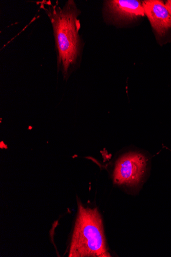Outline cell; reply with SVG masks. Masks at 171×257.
<instances>
[{
	"label": "cell",
	"instance_id": "cell-1",
	"mask_svg": "<svg viewBox=\"0 0 171 257\" xmlns=\"http://www.w3.org/2000/svg\"><path fill=\"white\" fill-rule=\"evenodd\" d=\"M40 4L52 26L58 71L67 79L78 65L81 55L80 12L73 0H68L63 8L58 3L54 5L46 0Z\"/></svg>",
	"mask_w": 171,
	"mask_h": 257
},
{
	"label": "cell",
	"instance_id": "cell-2",
	"mask_svg": "<svg viewBox=\"0 0 171 257\" xmlns=\"http://www.w3.org/2000/svg\"><path fill=\"white\" fill-rule=\"evenodd\" d=\"M79 212L71 243L69 257H110L102 219L96 208L78 203Z\"/></svg>",
	"mask_w": 171,
	"mask_h": 257
},
{
	"label": "cell",
	"instance_id": "cell-3",
	"mask_svg": "<svg viewBox=\"0 0 171 257\" xmlns=\"http://www.w3.org/2000/svg\"><path fill=\"white\" fill-rule=\"evenodd\" d=\"M147 160L142 154L130 152L121 156L116 162L113 172V180L118 185L135 186L143 178Z\"/></svg>",
	"mask_w": 171,
	"mask_h": 257
},
{
	"label": "cell",
	"instance_id": "cell-4",
	"mask_svg": "<svg viewBox=\"0 0 171 257\" xmlns=\"http://www.w3.org/2000/svg\"><path fill=\"white\" fill-rule=\"evenodd\" d=\"M144 14L159 37H163L171 30V15L163 2L145 0L142 3Z\"/></svg>",
	"mask_w": 171,
	"mask_h": 257
},
{
	"label": "cell",
	"instance_id": "cell-5",
	"mask_svg": "<svg viewBox=\"0 0 171 257\" xmlns=\"http://www.w3.org/2000/svg\"><path fill=\"white\" fill-rule=\"evenodd\" d=\"M105 12L114 20H134L144 16L142 4L136 0L106 2Z\"/></svg>",
	"mask_w": 171,
	"mask_h": 257
},
{
	"label": "cell",
	"instance_id": "cell-6",
	"mask_svg": "<svg viewBox=\"0 0 171 257\" xmlns=\"http://www.w3.org/2000/svg\"><path fill=\"white\" fill-rule=\"evenodd\" d=\"M165 5L171 15V0H168Z\"/></svg>",
	"mask_w": 171,
	"mask_h": 257
}]
</instances>
